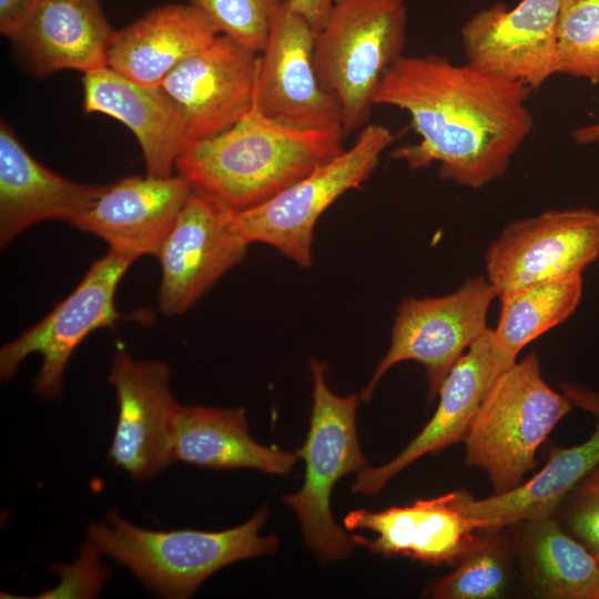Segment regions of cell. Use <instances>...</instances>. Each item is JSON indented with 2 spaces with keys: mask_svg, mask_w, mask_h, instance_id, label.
I'll return each mask as SVG.
<instances>
[{
  "mask_svg": "<svg viewBox=\"0 0 599 599\" xmlns=\"http://www.w3.org/2000/svg\"><path fill=\"white\" fill-rule=\"evenodd\" d=\"M531 89L436 54L402 55L385 72L375 104L406 111L420 140L393 158L443 180L480 189L504 175L534 128Z\"/></svg>",
  "mask_w": 599,
  "mask_h": 599,
  "instance_id": "6da1fadb",
  "label": "cell"
},
{
  "mask_svg": "<svg viewBox=\"0 0 599 599\" xmlns=\"http://www.w3.org/2000/svg\"><path fill=\"white\" fill-rule=\"evenodd\" d=\"M341 126L301 129L262 114L255 99L229 130L189 142L175 161L192 189L223 207L240 212L274 197L338 155Z\"/></svg>",
  "mask_w": 599,
  "mask_h": 599,
  "instance_id": "7a4b0ae2",
  "label": "cell"
},
{
  "mask_svg": "<svg viewBox=\"0 0 599 599\" xmlns=\"http://www.w3.org/2000/svg\"><path fill=\"white\" fill-rule=\"evenodd\" d=\"M267 516L268 509L262 507L231 529L162 531L134 526L111 511L104 521L88 526L87 542L126 567L153 593L189 598L221 568L277 549L275 535H260Z\"/></svg>",
  "mask_w": 599,
  "mask_h": 599,
  "instance_id": "3957f363",
  "label": "cell"
},
{
  "mask_svg": "<svg viewBox=\"0 0 599 599\" xmlns=\"http://www.w3.org/2000/svg\"><path fill=\"white\" fill-rule=\"evenodd\" d=\"M572 406L547 384L536 353L527 355L502 372L484 397L463 440L466 464L487 474L495 494L517 488Z\"/></svg>",
  "mask_w": 599,
  "mask_h": 599,
  "instance_id": "277c9868",
  "label": "cell"
},
{
  "mask_svg": "<svg viewBox=\"0 0 599 599\" xmlns=\"http://www.w3.org/2000/svg\"><path fill=\"white\" fill-rule=\"evenodd\" d=\"M407 19V0H334L313 61L345 135L367 122L385 72L404 54Z\"/></svg>",
  "mask_w": 599,
  "mask_h": 599,
  "instance_id": "5b68a950",
  "label": "cell"
},
{
  "mask_svg": "<svg viewBox=\"0 0 599 599\" xmlns=\"http://www.w3.org/2000/svg\"><path fill=\"white\" fill-rule=\"evenodd\" d=\"M313 405L304 446L297 450L305 463L302 488L283 497L301 525L306 546L322 562L351 556L353 540L335 521L332 491L344 476L368 467L357 437V395L338 396L326 382L327 364L312 358Z\"/></svg>",
  "mask_w": 599,
  "mask_h": 599,
  "instance_id": "8992f818",
  "label": "cell"
},
{
  "mask_svg": "<svg viewBox=\"0 0 599 599\" xmlns=\"http://www.w3.org/2000/svg\"><path fill=\"white\" fill-rule=\"evenodd\" d=\"M395 139L389 128L367 124L349 149L268 201L232 212L235 231L248 244L271 245L300 266H309L319 216L345 192L361 187Z\"/></svg>",
  "mask_w": 599,
  "mask_h": 599,
  "instance_id": "52a82bcc",
  "label": "cell"
},
{
  "mask_svg": "<svg viewBox=\"0 0 599 599\" xmlns=\"http://www.w3.org/2000/svg\"><path fill=\"white\" fill-rule=\"evenodd\" d=\"M496 293L485 276L466 281L439 297H408L397 307L390 346L359 395L368 402L383 376L413 361L426 369L428 399L438 395L457 361L488 329L487 315Z\"/></svg>",
  "mask_w": 599,
  "mask_h": 599,
  "instance_id": "ba28073f",
  "label": "cell"
},
{
  "mask_svg": "<svg viewBox=\"0 0 599 599\" xmlns=\"http://www.w3.org/2000/svg\"><path fill=\"white\" fill-rule=\"evenodd\" d=\"M134 257L110 250L95 261L78 286L40 322L0 349V376L13 377L30 354L42 357L33 389L43 399L61 396L67 365L82 341L93 331L111 327L128 316L115 307V291Z\"/></svg>",
  "mask_w": 599,
  "mask_h": 599,
  "instance_id": "9c48e42d",
  "label": "cell"
},
{
  "mask_svg": "<svg viewBox=\"0 0 599 599\" xmlns=\"http://www.w3.org/2000/svg\"><path fill=\"white\" fill-rule=\"evenodd\" d=\"M599 257V211H545L509 223L486 250V278L496 296L581 275Z\"/></svg>",
  "mask_w": 599,
  "mask_h": 599,
  "instance_id": "30bf717a",
  "label": "cell"
},
{
  "mask_svg": "<svg viewBox=\"0 0 599 599\" xmlns=\"http://www.w3.org/2000/svg\"><path fill=\"white\" fill-rule=\"evenodd\" d=\"M248 245L232 224V211L192 190L156 256L161 312L187 311L244 258Z\"/></svg>",
  "mask_w": 599,
  "mask_h": 599,
  "instance_id": "8fae6325",
  "label": "cell"
},
{
  "mask_svg": "<svg viewBox=\"0 0 599 599\" xmlns=\"http://www.w3.org/2000/svg\"><path fill=\"white\" fill-rule=\"evenodd\" d=\"M170 373L165 363L136 361L122 348L112 359L108 380L119 412L109 458L138 479L153 478L173 461L180 404L170 388Z\"/></svg>",
  "mask_w": 599,
  "mask_h": 599,
  "instance_id": "7c38bea8",
  "label": "cell"
},
{
  "mask_svg": "<svg viewBox=\"0 0 599 599\" xmlns=\"http://www.w3.org/2000/svg\"><path fill=\"white\" fill-rule=\"evenodd\" d=\"M316 33L283 0L257 57L255 103L268 119L301 129L341 126V110L314 67Z\"/></svg>",
  "mask_w": 599,
  "mask_h": 599,
  "instance_id": "4fadbf2b",
  "label": "cell"
},
{
  "mask_svg": "<svg viewBox=\"0 0 599 599\" xmlns=\"http://www.w3.org/2000/svg\"><path fill=\"white\" fill-rule=\"evenodd\" d=\"M258 54L217 34L161 82L181 114L189 142L220 134L251 110Z\"/></svg>",
  "mask_w": 599,
  "mask_h": 599,
  "instance_id": "5bb4252c",
  "label": "cell"
},
{
  "mask_svg": "<svg viewBox=\"0 0 599 599\" xmlns=\"http://www.w3.org/2000/svg\"><path fill=\"white\" fill-rule=\"evenodd\" d=\"M562 0H521L514 9L496 3L460 28L466 62L540 88L556 73V29Z\"/></svg>",
  "mask_w": 599,
  "mask_h": 599,
  "instance_id": "9a60e30c",
  "label": "cell"
},
{
  "mask_svg": "<svg viewBox=\"0 0 599 599\" xmlns=\"http://www.w3.org/2000/svg\"><path fill=\"white\" fill-rule=\"evenodd\" d=\"M460 490L418 499L382 511L356 509L344 518L348 530H369L374 539L353 535L354 545L383 556L400 555L429 565L456 566L478 531L459 508Z\"/></svg>",
  "mask_w": 599,
  "mask_h": 599,
  "instance_id": "2e32d148",
  "label": "cell"
},
{
  "mask_svg": "<svg viewBox=\"0 0 599 599\" xmlns=\"http://www.w3.org/2000/svg\"><path fill=\"white\" fill-rule=\"evenodd\" d=\"M192 190L177 173L167 177L125 176L106 184L72 225L135 260L158 256Z\"/></svg>",
  "mask_w": 599,
  "mask_h": 599,
  "instance_id": "e0dca14e",
  "label": "cell"
},
{
  "mask_svg": "<svg viewBox=\"0 0 599 599\" xmlns=\"http://www.w3.org/2000/svg\"><path fill=\"white\" fill-rule=\"evenodd\" d=\"M501 373L489 328L448 373L438 392V406L424 428L392 460L358 471L352 491L376 495L420 457L463 441L484 397Z\"/></svg>",
  "mask_w": 599,
  "mask_h": 599,
  "instance_id": "ac0fdd59",
  "label": "cell"
},
{
  "mask_svg": "<svg viewBox=\"0 0 599 599\" xmlns=\"http://www.w3.org/2000/svg\"><path fill=\"white\" fill-rule=\"evenodd\" d=\"M114 31L101 0H34L9 39L30 70L47 77L108 67Z\"/></svg>",
  "mask_w": 599,
  "mask_h": 599,
  "instance_id": "d6986e66",
  "label": "cell"
},
{
  "mask_svg": "<svg viewBox=\"0 0 599 599\" xmlns=\"http://www.w3.org/2000/svg\"><path fill=\"white\" fill-rule=\"evenodd\" d=\"M82 87L87 113L114 118L133 132L143 152L146 175H173L189 139L181 114L160 85L138 83L104 67L84 73Z\"/></svg>",
  "mask_w": 599,
  "mask_h": 599,
  "instance_id": "ffe728a7",
  "label": "cell"
},
{
  "mask_svg": "<svg viewBox=\"0 0 599 599\" xmlns=\"http://www.w3.org/2000/svg\"><path fill=\"white\" fill-rule=\"evenodd\" d=\"M65 179L38 162L4 121L0 122V244L29 226L60 220L72 223L105 190Z\"/></svg>",
  "mask_w": 599,
  "mask_h": 599,
  "instance_id": "44dd1931",
  "label": "cell"
},
{
  "mask_svg": "<svg viewBox=\"0 0 599 599\" xmlns=\"http://www.w3.org/2000/svg\"><path fill=\"white\" fill-rule=\"evenodd\" d=\"M217 34L210 19L190 2L162 4L114 31L106 64L138 83L159 87Z\"/></svg>",
  "mask_w": 599,
  "mask_h": 599,
  "instance_id": "7402d4cb",
  "label": "cell"
},
{
  "mask_svg": "<svg viewBox=\"0 0 599 599\" xmlns=\"http://www.w3.org/2000/svg\"><path fill=\"white\" fill-rule=\"evenodd\" d=\"M172 458L215 470L248 468L282 475L291 471L300 456L297 451L255 441L242 407L180 405L174 420Z\"/></svg>",
  "mask_w": 599,
  "mask_h": 599,
  "instance_id": "603a6c76",
  "label": "cell"
},
{
  "mask_svg": "<svg viewBox=\"0 0 599 599\" xmlns=\"http://www.w3.org/2000/svg\"><path fill=\"white\" fill-rule=\"evenodd\" d=\"M598 464L599 418L588 440L568 448L552 446L545 466L517 488L483 499L460 490L458 506L478 530L554 516L567 494Z\"/></svg>",
  "mask_w": 599,
  "mask_h": 599,
  "instance_id": "cb8c5ba5",
  "label": "cell"
},
{
  "mask_svg": "<svg viewBox=\"0 0 599 599\" xmlns=\"http://www.w3.org/2000/svg\"><path fill=\"white\" fill-rule=\"evenodd\" d=\"M517 549L531 588L550 599H599V554L554 516L518 522Z\"/></svg>",
  "mask_w": 599,
  "mask_h": 599,
  "instance_id": "d4e9b609",
  "label": "cell"
},
{
  "mask_svg": "<svg viewBox=\"0 0 599 599\" xmlns=\"http://www.w3.org/2000/svg\"><path fill=\"white\" fill-rule=\"evenodd\" d=\"M581 297V275L529 285L498 297L500 313L493 335L502 372L517 362L530 342L567 321Z\"/></svg>",
  "mask_w": 599,
  "mask_h": 599,
  "instance_id": "484cf974",
  "label": "cell"
},
{
  "mask_svg": "<svg viewBox=\"0 0 599 599\" xmlns=\"http://www.w3.org/2000/svg\"><path fill=\"white\" fill-rule=\"evenodd\" d=\"M502 529L478 530L474 544L455 570L430 582L424 593L437 599L499 597L509 576V549Z\"/></svg>",
  "mask_w": 599,
  "mask_h": 599,
  "instance_id": "4316f807",
  "label": "cell"
},
{
  "mask_svg": "<svg viewBox=\"0 0 599 599\" xmlns=\"http://www.w3.org/2000/svg\"><path fill=\"white\" fill-rule=\"evenodd\" d=\"M555 58L557 74L599 84V0H562Z\"/></svg>",
  "mask_w": 599,
  "mask_h": 599,
  "instance_id": "83f0119b",
  "label": "cell"
},
{
  "mask_svg": "<svg viewBox=\"0 0 599 599\" xmlns=\"http://www.w3.org/2000/svg\"><path fill=\"white\" fill-rule=\"evenodd\" d=\"M283 0H189L224 34L255 53L266 42L273 18Z\"/></svg>",
  "mask_w": 599,
  "mask_h": 599,
  "instance_id": "f1b7e54d",
  "label": "cell"
},
{
  "mask_svg": "<svg viewBox=\"0 0 599 599\" xmlns=\"http://www.w3.org/2000/svg\"><path fill=\"white\" fill-rule=\"evenodd\" d=\"M554 517L595 554H599V464L567 494Z\"/></svg>",
  "mask_w": 599,
  "mask_h": 599,
  "instance_id": "f546056e",
  "label": "cell"
},
{
  "mask_svg": "<svg viewBox=\"0 0 599 599\" xmlns=\"http://www.w3.org/2000/svg\"><path fill=\"white\" fill-rule=\"evenodd\" d=\"M292 9L297 12L314 30L315 33L325 23L334 0H286Z\"/></svg>",
  "mask_w": 599,
  "mask_h": 599,
  "instance_id": "4dcf8cb0",
  "label": "cell"
},
{
  "mask_svg": "<svg viewBox=\"0 0 599 599\" xmlns=\"http://www.w3.org/2000/svg\"><path fill=\"white\" fill-rule=\"evenodd\" d=\"M34 0H0V32L10 38L29 12Z\"/></svg>",
  "mask_w": 599,
  "mask_h": 599,
  "instance_id": "1f68e13d",
  "label": "cell"
},
{
  "mask_svg": "<svg viewBox=\"0 0 599 599\" xmlns=\"http://www.w3.org/2000/svg\"><path fill=\"white\" fill-rule=\"evenodd\" d=\"M562 390L573 406L587 409L599 418V392L575 384H564Z\"/></svg>",
  "mask_w": 599,
  "mask_h": 599,
  "instance_id": "d6a6232c",
  "label": "cell"
},
{
  "mask_svg": "<svg viewBox=\"0 0 599 599\" xmlns=\"http://www.w3.org/2000/svg\"><path fill=\"white\" fill-rule=\"evenodd\" d=\"M571 136L578 144L598 143L599 122L575 129Z\"/></svg>",
  "mask_w": 599,
  "mask_h": 599,
  "instance_id": "836d02e7",
  "label": "cell"
}]
</instances>
